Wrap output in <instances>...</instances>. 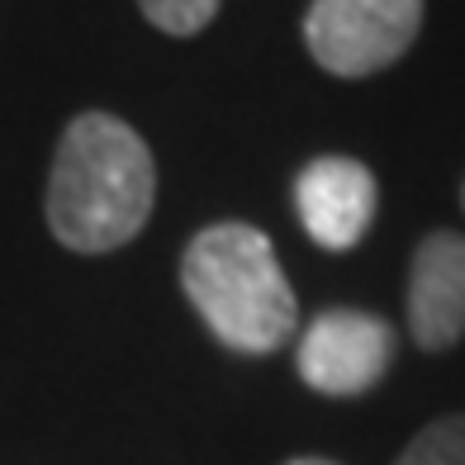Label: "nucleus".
I'll use <instances>...</instances> for the list:
<instances>
[{
    "mask_svg": "<svg viewBox=\"0 0 465 465\" xmlns=\"http://www.w3.org/2000/svg\"><path fill=\"white\" fill-rule=\"evenodd\" d=\"M157 200V162L119 114L86 110L67 124L48 176V228L62 247L100 257L134 242Z\"/></svg>",
    "mask_w": 465,
    "mask_h": 465,
    "instance_id": "1",
    "label": "nucleus"
},
{
    "mask_svg": "<svg viewBox=\"0 0 465 465\" xmlns=\"http://www.w3.org/2000/svg\"><path fill=\"white\" fill-rule=\"evenodd\" d=\"M181 285L223 347L266 356L300 328V304L271 238L252 223H214L190 238Z\"/></svg>",
    "mask_w": 465,
    "mask_h": 465,
    "instance_id": "2",
    "label": "nucleus"
},
{
    "mask_svg": "<svg viewBox=\"0 0 465 465\" xmlns=\"http://www.w3.org/2000/svg\"><path fill=\"white\" fill-rule=\"evenodd\" d=\"M422 0H313L304 48L332 76H375L413 48Z\"/></svg>",
    "mask_w": 465,
    "mask_h": 465,
    "instance_id": "3",
    "label": "nucleus"
},
{
    "mask_svg": "<svg viewBox=\"0 0 465 465\" xmlns=\"http://www.w3.org/2000/svg\"><path fill=\"white\" fill-rule=\"evenodd\" d=\"M394 361V332L366 309H323L300 337L294 366L309 390L328 399L366 394Z\"/></svg>",
    "mask_w": 465,
    "mask_h": 465,
    "instance_id": "4",
    "label": "nucleus"
},
{
    "mask_svg": "<svg viewBox=\"0 0 465 465\" xmlns=\"http://www.w3.org/2000/svg\"><path fill=\"white\" fill-rule=\"evenodd\" d=\"M380 185L356 157H313L294 181L300 223L323 252H351L371 232Z\"/></svg>",
    "mask_w": 465,
    "mask_h": 465,
    "instance_id": "5",
    "label": "nucleus"
},
{
    "mask_svg": "<svg viewBox=\"0 0 465 465\" xmlns=\"http://www.w3.org/2000/svg\"><path fill=\"white\" fill-rule=\"evenodd\" d=\"M409 332L422 351H447L465 332V238L432 232L409 266Z\"/></svg>",
    "mask_w": 465,
    "mask_h": 465,
    "instance_id": "6",
    "label": "nucleus"
},
{
    "mask_svg": "<svg viewBox=\"0 0 465 465\" xmlns=\"http://www.w3.org/2000/svg\"><path fill=\"white\" fill-rule=\"evenodd\" d=\"M394 465H465V413L428 422Z\"/></svg>",
    "mask_w": 465,
    "mask_h": 465,
    "instance_id": "7",
    "label": "nucleus"
},
{
    "mask_svg": "<svg viewBox=\"0 0 465 465\" xmlns=\"http://www.w3.org/2000/svg\"><path fill=\"white\" fill-rule=\"evenodd\" d=\"M223 0H138V10L147 15V25L172 34V38H195L214 25Z\"/></svg>",
    "mask_w": 465,
    "mask_h": 465,
    "instance_id": "8",
    "label": "nucleus"
},
{
    "mask_svg": "<svg viewBox=\"0 0 465 465\" xmlns=\"http://www.w3.org/2000/svg\"><path fill=\"white\" fill-rule=\"evenodd\" d=\"M290 465H337V460H328V456H300V460H290Z\"/></svg>",
    "mask_w": 465,
    "mask_h": 465,
    "instance_id": "9",
    "label": "nucleus"
},
{
    "mask_svg": "<svg viewBox=\"0 0 465 465\" xmlns=\"http://www.w3.org/2000/svg\"><path fill=\"white\" fill-rule=\"evenodd\" d=\"M460 204H465V185H460Z\"/></svg>",
    "mask_w": 465,
    "mask_h": 465,
    "instance_id": "10",
    "label": "nucleus"
}]
</instances>
